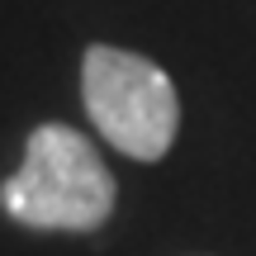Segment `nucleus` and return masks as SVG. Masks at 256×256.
<instances>
[{"mask_svg":"<svg viewBox=\"0 0 256 256\" xmlns=\"http://www.w3.org/2000/svg\"><path fill=\"white\" fill-rule=\"evenodd\" d=\"M0 204L14 223L38 232H95L110 223L119 185L86 133L72 124H38L19 171L0 185Z\"/></svg>","mask_w":256,"mask_h":256,"instance_id":"f257e3e1","label":"nucleus"},{"mask_svg":"<svg viewBox=\"0 0 256 256\" xmlns=\"http://www.w3.org/2000/svg\"><path fill=\"white\" fill-rule=\"evenodd\" d=\"M81 100L110 147L133 162H162L180 128V100L171 76L142 52L95 43L81 57Z\"/></svg>","mask_w":256,"mask_h":256,"instance_id":"f03ea898","label":"nucleus"}]
</instances>
